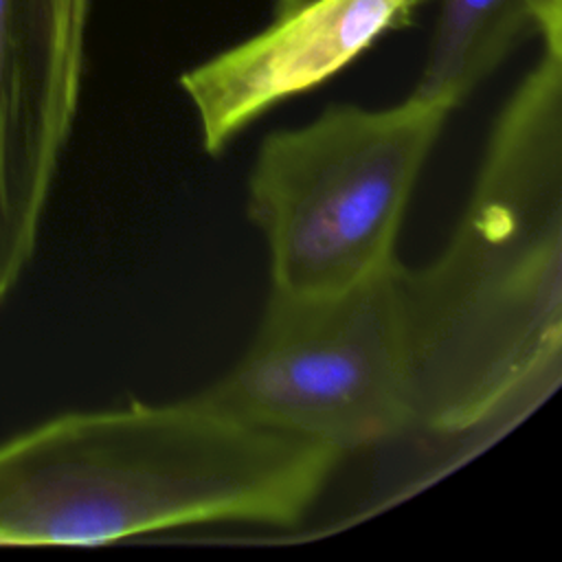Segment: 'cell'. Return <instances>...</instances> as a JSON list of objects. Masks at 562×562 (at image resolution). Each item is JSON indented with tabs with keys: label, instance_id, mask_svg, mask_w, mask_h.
I'll list each match as a JSON object with an SVG mask.
<instances>
[{
	"label": "cell",
	"instance_id": "cell-1",
	"mask_svg": "<svg viewBox=\"0 0 562 562\" xmlns=\"http://www.w3.org/2000/svg\"><path fill=\"white\" fill-rule=\"evenodd\" d=\"M415 428L485 439L562 378V48L498 112L441 252L397 268Z\"/></svg>",
	"mask_w": 562,
	"mask_h": 562
},
{
	"label": "cell",
	"instance_id": "cell-2",
	"mask_svg": "<svg viewBox=\"0 0 562 562\" xmlns=\"http://www.w3.org/2000/svg\"><path fill=\"white\" fill-rule=\"evenodd\" d=\"M342 454L206 395L55 417L0 446V544H105L176 527H292Z\"/></svg>",
	"mask_w": 562,
	"mask_h": 562
},
{
	"label": "cell",
	"instance_id": "cell-3",
	"mask_svg": "<svg viewBox=\"0 0 562 562\" xmlns=\"http://www.w3.org/2000/svg\"><path fill=\"white\" fill-rule=\"evenodd\" d=\"M452 110L411 92L389 108L329 105L266 136L248 178V215L268 246L272 290L336 292L389 268Z\"/></svg>",
	"mask_w": 562,
	"mask_h": 562
},
{
	"label": "cell",
	"instance_id": "cell-4",
	"mask_svg": "<svg viewBox=\"0 0 562 562\" xmlns=\"http://www.w3.org/2000/svg\"><path fill=\"white\" fill-rule=\"evenodd\" d=\"M397 268L336 292L270 290L246 353L202 395L342 457L415 428Z\"/></svg>",
	"mask_w": 562,
	"mask_h": 562
},
{
	"label": "cell",
	"instance_id": "cell-5",
	"mask_svg": "<svg viewBox=\"0 0 562 562\" xmlns=\"http://www.w3.org/2000/svg\"><path fill=\"white\" fill-rule=\"evenodd\" d=\"M92 0H0V301L33 257L70 134Z\"/></svg>",
	"mask_w": 562,
	"mask_h": 562
},
{
	"label": "cell",
	"instance_id": "cell-6",
	"mask_svg": "<svg viewBox=\"0 0 562 562\" xmlns=\"http://www.w3.org/2000/svg\"><path fill=\"white\" fill-rule=\"evenodd\" d=\"M422 0H310L180 75L202 145L224 149L277 103L307 92L404 24Z\"/></svg>",
	"mask_w": 562,
	"mask_h": 562
},
{
	"label": "cell",
	"instance_id": "cell-7",
	"mask_svg": "<svg viewBox=\"0 0 562 562\" xmlns=\"http://www.w3.org/2000/svg\"><path fill=\"white\" fill-rule=\"evenodd\" d=\"M531 35L562 48V0H441L413 92L457 108Z\"/></svg>",
	"mask_w": 562,
	"mask_h": 562
},
{
	"label": "cell",
	"instance_id": "cell-8",
	"mask_svg": "<svg viewBox=\"0 0 562 562\" xmlns=\"http://www.w3.org/2000/svg\"><path fill=\"white\" fill-rule=\"evenodd\" d=\"M305 2H310V0H277V2H274V18L285 15V13L299 9V7L305 4Z\"/></svg>",
	"mask_w": 562,
	"mask_h": 562
}]
</instances>
